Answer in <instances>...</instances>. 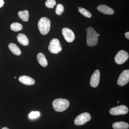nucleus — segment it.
<instances>
[{
  "label": "nucleus",
  "mask_w": 129,
  "mask_h": 129,
  "mask_svg": "<svg viewBox=\"0 0 129 129\" xmlns=\"http://www.w3.org/2000/svg\"><path fill=\"white\" fill-rule=\"evenodd\" d=\"M52 106L54 110L56 112H62L68 108L70 102L67 99L58 98L53 101Z\"/></svg>",
  "instance_id": "nucleus-1"
},
{
  "label": "nucleus",
  "mask_w": 129,
  "mask_h": 129,
  "mask_svg": "<svg viewBox=\"0 0 129 129\" xmlns=\"http://www.w3.org/2000/svg\"><path fill=\"white\" fill-rule=\"evenodd\" d=\"M97 33L93 28L89 27L87 28L86 42L88 46H95L98 43V37Z\"/></svg>",
  "instance_id": "nucleus-2"
},
{
  "label": "nucleus",
  "mask_w": 129,
  "mask_h": 129,
  "mask_svg": "<svg viewBox=\"0 0 129 129\" xmlns=\"http://www.w3.org/2000/svg\"><path fill=\"white\" fill-rule=\"evenodd\" d=\"M38 27L42 35H46L50 31L51 27L50 21L46 17L42 18L38 22Z\"/></svg>",
  "instance_id": "nucleus-3"
},
{
  "label": "nucleus",
  "mask_w": 129,
  "mask_h": 129,
  "mask_svg": "<svg viewBox=\"0 0 129 129\" xmlns=\"http://www.w3.org/2000/svg\"><path fill=\"white\" fill-rule=\"evenodd\" d=\"M48 49L51 53L54 54H57L62 50L60 41L55 38L52 39L50 42Z\"/></svg>",
  "instance_id": "nucleus-4"
},
{
  "label": "nucleus",
  "mask_w": 129,
  "mask_h": 129,
  "mask_svg": "<svg viewBox=\"0 0 129 129\" xmlns=\"http://www.w3.org/2000/svg\"><path fill=\"white\" fill-rule=\"evenodd\" d=\"M91 119V116L89 113L85 112L78 115L74 120V124L77 125L85 124Z\"/></svg>",
  "instance_id": "nucleus-5"
},
{
  "label": "nucleus",
  "mask_w": 129,
  "mask_h": 129,
  "mask_svg": "<svg viewBox=\"0 0 129 129\" xmlns=\"http://www.w3.org/2000/svg\"><path fill=\"white\" fill-rule=\"evenodd\" d=\"M128 112V109L127 106L124 105H120L113 108L109 111V113L111 115H124L127 114Z\"/></svg>",
  "instance_id": "nucleus-6"
},
{
  "label": "nucleus",
  "mask_w": 129,
  "mask_h": 129,
  "mask_svg": "<svg viewBox=\"0 0 129 129\" xmlns=\"http://www.w3.org/2000/svg\"><path fill=\"white\" fill-rule=\"evenodd\" d=\"M129 55L127 52L123 50L119 51L114 58L115 62L118 64L124 63L128 60Z\"/></svg>",
  "instance_id": "nucleus-7"
},
{
  "label": "nucleus",
  "mask_w": 129,
  "mask_h": 129,
  "mask_svg": "<svg viewBox=\"0 0 129 129\" xmlns=\"http://www.w3.org/2000/svg\"><path fill=\"white\" fill-rule=\"evenodd\" d=\"M129 81V70H125L120 74L117 80V84L120 86H123L127 84Z\"/></svg>",
  "instance_id": "nucleus-8"
},
{
  "label": "nucleus",
  "mask_w": 129,
  "mask_h": 129,
  "mask_svg": "<svg viewBox=\"0 0 129 129\" xmlns=\"http://www.w3.org/2000/svg\"><path fill=\"white\" fill-rule=\"evenodd\" d=\"M62 34L64 39L68 42L71 43L74 41L75 38V36L74 32L70 29L64 28L62 30Z\"/></svg>",
  "instance_id": "nucleus-9"
},
{
  "label": "nucleus",
  "mask_w": 129,
  "mask_h": 129,
  "mask_svg": "<svg viewBox=\"0 0 129 129\" xmlns=\"http://www.w3.org/2000/svg\"><path fill=\"white\" fill-rule=\"evenodd\" d=\"M100 73L99 70H96L92 74L90 80V85L93 88H96L100 81Z\"/></svg>",
  "instance_id": "nucleus-10"
},
{
  "label": "nucleus",
  "mask_w": 129,
  "mask_h": 129,
  "mask_svg": "<svg viewBox=\"0 0 129 129\" xmlns=\"http://www.w3.org/2000/svg\"><path fill=\"white\" fill-rule=\"evenodd\" d=\"M98 11L103 14L112 15L114 13V11L111 7L105 5H99L97 7Z\"/></svg>",
  "instance_id": "nucleus-11"
},
{
  "label": "nucleus",
  "mask_w": 129,
  "mask_h": 129,
  "mask_svg": "<svg viewBox=\"0 0 129 129\" xmlns=\"http://www.w3.org/2000/svg\"><path fill=\"white\" fill-rule=\"evenodd\" d=\"M19 80L21 83L27 85H32L34 84L35 80L29 76L23 75L20 76Z\"/></svg>",
  "instance_id": "nucleus-12"
},
{
  "label": "nucleus",
  "mask_w": 129,
  "mask_h": 129,
  "mask_svg": "<svg viewBox=\"0 0 129 129\" xmlns=\"http://www.w3.org/2000/svg\"><path fill=\"white\" fill-rule=\"evenodd\" d=\"M17 39L21 45L24 46H27L29 43L27 37L23 34H19L17 36Z\"/></svg>",
  "instance_id": "nucleus-13"
},
{
  "label": "nucleus",
  "mask_w": 129,
  "mask_h": 129,
  "mask_svg": "<svg viewBox=\"0 0 129 129\" xmlns=\"http://www.w3.org/2000/svg\"><path fill=\"white\" fill-rule=\"evenodd\" d=\"M112 127L114 129H128L129 125L126 122L122 121L115 122L113 124Z\"/></svg>",
  "instance_id": "nucleus-14"
},
{
  "label": "nucleus",
  "mask_w": 129,
  "mask_h": 129,
  "mask_svg": "<svg viewBox=\"0 0 129 129\" xmlns=\"http://www.w3.org/2000/svg\"><path fill=\"white\" fill-rule=\"evenodd\" d=\"M38 61L42 67H45L48 65V62L46 58L43 53L40 52L37 55Z\"/></svg>",
  "instance_id": "nucleus-15"
},
{
  "label": "nucleus",
  "mask_w": 129,
  "mask_h": 129,
  "mask_svg": "<svg viewBox=\"0 0 129 129\" xmlns=\"http://www.w3.org/2000/svg\"><path fill=\"white\" fill-rule=\"evenodd\" d=\"M9 48L12 53L16 55L19 56L21 55V51L18 46L13 43H11L8 46Z\"/></svg>",
  "instance_id": "nucleus-16"
},
{
  "label": "nucleus",
  "mask_w": 129,
  "mask_h": 129,
  "mask_svg": "<svg viewBox=\"0 0 129 129\" xmlns=\"http://www.w3.org/2000/svg\"><path fill=\"white\" fill-rule=\"evenodd\" d=\"M18 14L19 17L22 21L24 22H27L28 20L29 14L28 11L27 10L20 11L18 12Z\"/></svg>",
  "instance_id": "nucleus-17"
},
{
  "label": "nucleus",
  "mask_w": 129,
  "mask_h": 129,
  "mask_svg": "<svg viewBox=\"0 0 129 129\" xmlns=\"http://www.w3.org/2000/svg\"><path fill=\"white\" fill-rule=\"evenodd\" d=\"M11 29L15 32H18L22 30L23 26L22 24L18 23L15 22L12 23L10 26Z\"/></svg>",
  "instance_id": "nucleus-18"
},
{
  "label": "nucleus",
  "mask_w": 129,
  "mask_h": 129,
  "mask_svg": "<svg viewBox=\"0 0 129 129\" xmlns=\"http://www.w3.org/2000/svg\"><path fill=\"white\" fill-rule=\"evenodd\" d=\"M78 11L81 14H82L86 17L90 18L91 17V16H92V15L90 12L88 11L85 8H78Z\"/></svg>",
  "instance_id": "nucleus-19"
},
{
  "label": "nucleus",
  "mask_w": 129,
  "mask_h": 129,
  "mask_svg": "<svg viewBox=\"0 0 129 129\" xmlns=\"http://www.w3.org/2000/svg\"><path fill=\"white\" fill-rule=\"evenodd\" d=\"M56 4L55 0H47L45 2L46 6L48 8H53Z\"/></svg>",
  "instance_id": "nucleus-20"
},
{
  "label": "nucleus",
  "mask_w": 129,
  "mask_h": 129,
  "mask_svg": "<svg viewBox=\"0 0 129 129\" xmlns=\"http://www.w3.org/2000/svg\"><path fill=\"white\" fill-rule=\"evenodd\" d=\"M64 8L62 4H58L56 9V14L58 15H61L64 11Z\"/></svg>",
  "instance_id": "nucleus-21"
},
{
  "label": "nucleus",
  "mask_w": 129,
  "mask_h": 129,
  "mask_svg": "<svg viewBox=\"0 0 129 129\" xmlns=\"http://www.w3.org/2000/svg\"><path fill=\"white\" fill-rule=\"evenodd\" d=\"M40 115V113L39 112H32L29 115V117L30 119H35L38 117Z\"/></svg>",
  "instance_id": "nucleus-22"
},
{
  "label": "nucleus",
  "mask_w": 129,
  "mask_h": 129,
  "mask_svg": "<svg viewBox=\"0 0 129 129\" xmlns=\"http://www.w3.org/2000/svg\"><path fill=\"white\" fill-rule=\"evenodd\" d=\"M125 37H126V39H127L128 40L129 39V32H126V33L125 34Z\"/></svg>",
  "instance_id": "nucleus-23"
},
{
  "label": "nucleus",
  "mask_w": 129,
  "mask_h": 129,
  "mask_svg": "<svg viewBox=\"0 0 129 129\" xmlns=\"http://www.w3.org/2000/svg\"><path fill=\"white\" fill-rule=\"evenodd\" d=\"M4 4V2L3 0H0V8L2 7Z\"/></svg>",
  "instance_id": "nucleus-24"
},
{
  "label": "nucleus",
  "mask_w": 129,
  "mask_h": 129,
  "mask_svg": "<svg viewBox=\"0 0 129 129\" xmlns=\"http://www.w3.org/2000/svg\"><path fill=\"white\" fill-rule=\"evenodd\" d=\"M2 129H9V128H7V127H3V128Z\"/></svg>",
  "instance_id": "nucleus-25"
},
{
  "label": "nucleus",
  "mask_w": 129,
  "mask_h": 129,
  "mask_svg": "<svg viewBox=\"0 0 129 129\" xmlns=\"http://www.w3.org/2000/svg\"><path fill=\"white\" fill-rule=\"evenodd\" d=\"M100 36V34H98L97 36L98 37V36Z\"/></svg>",
  "instance_id": "nucleus-26"
},
{
  "label": "nucleus",
  "mask_w": 129,
  "mask_h": 129,
  "mask_svg": "<svg viewBox=\"0 0 129 129\" xmlns=\"http://www.w3.org/2000/svg\"><path fill=\"white\" fill-rule=\"evenodd\" d=\"M117 102H118V103H119V101H118Z\"/></svg>",
  "instance_id": "nucleus-27"
},
{
  "label": "nucleus",
  "mask_w": 129,
  "mask_h": 129,
  "mask_svg": "<svg viewBox=\"0 0 129 129\" xmlns=\"http://www.w3.org/2000/svg\"><path fill=\"white\" fill-rule=\"evenodd\" d=\"M14 78L16 79V77H14Z\"/></svg>",
  "instance_id": "nucleus-28"
},
{
  "label": "nucleus",
  "mask_w": 129,
  "mask_h": 129,
  "mask_svg": "<svg viewBox=\"0 0 129 129\" xmlns=\"http://www.w3.org/2000/svg\"><path fill=\"white\" fill-rule=\"evenodd\" d=\"M86 30H87V28H85Z\"/></svg>",
  "instance_id": "nucleus-29"
}]
</instances>
